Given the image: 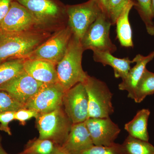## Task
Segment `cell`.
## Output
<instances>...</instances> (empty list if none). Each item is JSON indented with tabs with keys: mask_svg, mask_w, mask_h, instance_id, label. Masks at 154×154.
Segmentation results:
<instances>
[{
	"mask_svg": "<svg viewBox=\"0 0 154 154\" xmlns=\"http://www.w3.org/2000/svg\"><path fill=\"white\" fill-rule=\"evenodd\" d=\"M68 25L73 35L81 41L90 26L104 13L96 0L66 6Z\"/></svg>",
	"mask_w": 154,
	"mask_h": 154,
	"instance_id": "5",
	"label": "cell"
},
{
	"mask_svg": "<svg viewBox=\"0 0 154 154\" xmlns=\"http://www.w3.org/2000/svg\"><path fill=\"white\" fill-rule=\"evenodd\" d=\"M65 92L58 82L44 84L25 107L36 110L39 114L52 112L63 107Z\"/></svg>",
	"mask_w": 154,
	"mask_h": 154,
	"instance_id": "9",
	"label": "cell"
},
{
	"mask_svg": "<svg viewBox=\"0 0 154 154\" xmlns=\"http://www.w3.org/2000/svg\"><path fill=\"white\" fill-rule=\"evenodd\" d=\"M126 154H154V146L149 141L128 135L122 144Z\"/></svg>",
	"mask_w": 154,
	"mask_h": 154,
	"instance_id": "21",
	"label": "cell"
},
{
	"mask_svg": "<svg viewBox=\"0 0 154 154\" xmlns=\"http://www.w3.org/2000/svg\"><path fill=\"white\" fill-rule=\"evenodd\" d=\"M14 0H0V24L10 10L11 4Z\"/></svg>",
	"mask_w": 154,
	"mask_h": 154,
	"instance_id": "30",
	"label": "cell"
},
{
	"mask_svg": "<svg viewBox=\"0 0 154 154\" xmlns=\"http://www.w3.org/2000/svg\"><path fill=\"white\" fill-rule=\"evenodd\" d=\"M0 154H11L7 152L5 150V149L3 148L2 144V137L0 135ZM17 154H22V152Z\"/></svg>",
	"mask_w": 154,
	"mask_h": 154,
	"instance_id": "33",
	"label": "cell"
},
{
	"mask_svg": "<svg viewBox=\"0 0 154 154\" xmlns=\"http://www.w3.org/2000/svg\"><path fill=\"white\" fill-rule=\"evenodd\" d=\"M45 30L16 33H0V64L13 60L25 59L49 36Z\"/></svg>",
	"mask_w": 154,
	"mask_h": 154,
	"instance_id": "1",
	"label": "cell"
},
{
	"mask_svg": "<svg viewBox=\"0 0 154 154\" xmlns=\"http://www.w3.org/2000/svg\"><path fill=\"white\" fill-rule=\"evenodd\" d=\"M85 122L95 146L112 145L121 131L110 117L89 118Z\"/></svg>",
	"mask_w": 154,
	"mask_h": 154,
	"instance_id": "13",
	"label": "cell"
},
{
	"mask_svg": "<svg viewBox=\"0 0 154 154\" xmlns=\"http://www.w3.org/2000/svg\"><path fill=\"white\" fill-rule=\"evenodd\" d=\"M148 33L152 36H154V24L152 26L146 28Z\"/></svg>",
	"mask_w": 154,
	"mask_h": 154,
	"instance_id": "34",
	"label": "cell"
},
{
	"mask_svg": "<svg viewBox=\"0 0 154 154\" xmlns=\"http://www.w3.org/2000/svg\"><path fill=\"white\" fill-rule=\"evenodd\" d=\"M63 107L72 124L85 122L89 118L88 94L82 83L66 91Z\"/></svg>",
	"mask_w": 154,
	"mask_h": 154,
	"instance_id": "10",
	"label": "cell"
},
{
	"mask_svg": "<svg viewBox=\"0 0 154 154\" xmlns=\"http://www.w3.org/2000/svg\"><path fill=\"white\" fill-rule=\"evenodd\" d=\"M84 51L81 41L73 35L63 57L56 65L58 82L65 91L88 78L82 66Z\"/></svg>",
	"mask_w": 154,
	"mask_h": 154,
	"instance_id": "2",
	"label": "cell"
},
{
	"mask_svg": "<svg viewBox=\"0 0 154 154\" xmlns=\"http://www.w3.org/2000/svg\"><path fill=\"white\" fill-rule=\"evenodd\" d=\"M150 111L147 109L139 110L131 121L125 124L124 128L129 135L146 141L149 137L148 131V122Z\"/></svg>",
	"mask_w": 154,
	"mask_h": 154,
	"instance_id": "18",
	"label": "cell"
},
{
	"mask_svg": "<svg viewBox=\"0 0 154 154\" xmlns=\"http://www.w3.org/2000/svg\"><path fill=\"white\" fill-rule=\"evenodd\" d=\"M83 84L88 94L89 118L110 117L114 113L113 95L107 85L89 75Z\"/></svg>",
	"mask_w": 154,
	"mask_h": 154,
	"instance_id": "4",
	"label": "cell"
},
{
	"mask_svg": "<svg viewBox=\"0 0 154 154\" xmlns=\"http://www.w3.org/2000/svg\"><path fill=\"white\" fill-rule=\"evenodd\" d=\"M93 58L96 62L100 63L104 66L112 67L114 71L116 78L125 79L131 68V64L132 60L128 57L118 58L112 55V54L106 51H94Z\"/></svg>",
	"mask_w": 154,
	"mask_h": 154,
	"instance_id": "17",
	"label": "cell"
},
{
	"mask_svg": "<svg viewBox=\"0 0 154 154\" xmlns=\"http://www.w3.org/2000/svg\"><path fill=\"white\" fill-rule=\"evenodd\" d=\"M154 94V73L146 69L135 89L133 100L140 103L147 96Z\"/></svg>",
	"mask_w": 154,
	"mask_h": 154,
	"instance_id": "20",
	"label": "cell"
},
{
	"mask_svg": "<svg viewBox=\"0 0 154 154\" xmlns=\"http://www.w3.org/2000/svg\"><path fill=\"white\" fill-rule=\"evenodd\" d=\"M39 115V113L36 110L23 107L15 111L14 120L19 121L21 124L24 125L27 120L33 117L36 119Z\"/></svg>",
	"mask_w": 154,
	"mask_h": 154,
	"instance_id": "28",
	"label": "cell"
},
{
	"mask_svg": "<svg viewBox=\"0 0 154 154\" xmlns=\"http://www.w3.org/2000/svg\"><path fill=\"white\" fill-rule=\"evenodd\" d=\"M81 154H126L122 144L115 143L110 146L94 145Z\"/></svg>",
	"mask_w": 154,
	"mask_h": 154,
	"instance_id": "27",
	"label": "cell"
},
{
	"mask_svg": "<svg viewBox=\"0 0 154 154\" xmlns=\"http://www.w3.org/2000/svg\"><path fill=\"white\" fill-rule=\"evenodd\" d=\"M51 154H69L64 151L60 146L56 145L55 148Z\"/></svg>",
	"mask_w": 154,
	"mask_h": 154,
	"instance_id": "32",
	"label": "cell"
},
{
	"mask_svg": "<svg viewBox=\"0 0 154 154\" xmlns=\"http://www.w3.org/2000/svg\"><path fill=\"white\" fill-rule=\"evenodd\" d=\"M25 107L5 91H0V113L7 111H17Z\"/></svg>",
	"mask_w": 154,
	"mask_h": 154,
	"instance_id": "26",
	"label": "cell"
},
{
	"mask_svg": "<svg viewBox=\"0 0 154 154\" xmlns=\"http://www.w3.org/2000/svg\"><path fill=\"white\" fill-rule=\"evenodd\" d=\"M43 84L30 76L24 70L0 86V91H5L15 100L25 106Z\"/></svg>",
	"mask_w": 154,
	"mask_h": 154,
	"instance_id": "12",
	"label": "cell"
},
{
	"mask_svg": "<svg viewBox=\"0 0 154 154\" xmlns=\"http://www.w3.org/2000/svg\"><path fill=\"white\" fill-rule=\"evenodd\" d=\"M151 3L152 12L154 18V0H151Z\"/></svg>",
	"mask_w": 154,
	"mask_h": 154,
	"instance_id": "35",
	"label": "cell"
},
{
	"mask_svg": "<svg viewBox=\"0 0 154 154\" xmlns=\"http://www.w3.org/2000/svg\"><path fill=\"white\" fill-rule=\"evenodd\" d=\"M25 59L13 60L0 64V86L24 70Z\"/></svg>",
	"mask_w": 154,
	"mask_h": 154,
	"instance_id": "22",
	"label": "cell"
},
{
	"mask_svg": "<svg viewBox=\"0 0 154 154\" xmlns=\"http://www.w3.org/2000/svg\"><path fill=\"white\" fill-rule=\"evenodd\" d=\"M30 11L42 26L67 17L66 7L55 0H15Z\"/></svg>",
	"mask_w": 154,
	"mask_h": 154,
	"instance_id": "11",
	"label": "cell"
},
{
	"mask_svg": "<svg viewBox=\"0 0 154 154\" xmlns=\"http://www.w3.org/2000/svg\"><path fill=\"white\" fill-rule=\"evenodd\" d=\"M134 5V1L132 0L119 17L116 23V37L123 47L129 48L134 46L132 30L129 21V14L131 8Z\"/></svg>",
	"mask_w": 154,
	"mask_h": 154,
	"instance_id": "19",
	"label": "cell"
},
{
	"mask_svg": "<svg viewBox=\"0 0 154 154\" xmlns=\"http://www.w3.org/2000/svg\"><path fill=\"white\" fill-rule=\"evenodd\" d=\"M72 35L71 29L68 25L64 26L25 59L43 60L57 65L63 57Z\"/></svg>",
	"mask_w": 154,
	"mask_h": 154,
	"instance_id": "6",
	"label": "cell"
},
{
	"mask_svg": "<svg viewBox=\"0 0 154 154\" xmlns=\"http://www.w3.org/2000/svg\"><path fill=\"white\" fill-rule=\"evenodd\" d=\"M94 146L85 122L72 125L66 140L60 148L69 154H81Z\"/></svg>",
	"mask_w": 154,
	"mask_h": 154,
	"instance_id": "14",
	"label": "cell"
},
{
	"mask_svg": "<svg viewBox=\"0 0 154 154\" xmlns=\"http://www.w3.org/2000/svg\"><path fill=\"white\" fill-rule=\"evenodd\" d=\"M112 25L106 14L102 13L88 28L80 41L84 51L90 49L93 51L115 52L117 47L110 36Z\"/></svg>",
	"mask_w": 154,
	"mask_h": 154,
	"instance_id": "7",
	"label": "cell"
},
{
	"mask_svg": "<svg viewBox=\"0 0 154 154\" xmlns=\"http://www.w3.org/2000/svg\"><path fill=\"white\" fill-rule=\"evenodd\" d=\"M132 0H110L107 7L106 15L112 25H115L116 20Z\"/></svg>",
	"mask_w": 154,
	"mask_h": 154,
	"instance_id": "25",
	"label": "cell"
},
{
	"mask_svg": "<svg viewBox=\"0 0 154 154\" xmlns=\"http://www.w3.org/2000/svg\"><path fill=\"white\" fill-rule=\"evenodd\" d=\"M96 1L101 6L103 12L106 15L107 7L110 0H96Z\"/></svg>",
	"mask_w": 154,
	"mask_h": 154,
	"instance_id": "31",
	"label": "cell"
},
{
	"mask_svg": "<svg viewBox=\"0 0 154 154\" xmlns=\"http://www.w3.org/2000/svg\"><path fill=\"white\" fill-rule=\"evenodd\" d=\"M56 145L49 140L34 139L26 144L22 154H51Z\"/></svg>",
	"mask_w": 154,
	"mask_h": 154,
	"instance_id": "23",
	"label": "cell"
},
{
	"mask_svg": "<svg viewBox=\"0 0 154 154\" xmlns=\"http://www.w3.org/2000/svg\"><path fill=\"white\" fill-rule=\"evenodd\" d=\"M15 111H7L0 113V131H5L9 135H12L9 127L10 122L14 120Z\"/></svg>",
	"mask_w": 154,
	"mask_h": 154,
	"instance_id": "29",
	"label": "cell"
},
{
	"mask_svg": "<svg viewBox=\"0 0 154 154\" xmlns=\"http://www.w3.org/2000/svg\"><path fill=\"white\" fill-rule=\"evenodd\" d=\"M41 28L38 20L24 6L14 0L0 24V33H16Z\"/></svg>",
	"mask_w": 154,
	"mask_h": 154,
	"instance_id": "8",
	"label": "cell"
},
{
	"mask_svg": "<svg viewBox=\"0 0 154 154\" xmlns=\"http://www.w3.org/2000/svg\"><path fill=\"white\" fill-rule=\"evenodd\" d=\"M36 124L38 138L49 140L60 146L66 140L73 124L62 107L49 113L39 114Z\"/></svg>",
	"mask_w": 154,
	"mask_h": 154,
	"instance_id": "3",
	"label": "cell"
},
{
	"mask_svg": "<svg viewBox=\"0 0 154 154\" xmlns=\"http://www.w3.org/2000/svg\"><path fill=\"white\" fill-rule=\"evenodd\" d=\"M134 7L145 24L146 28L154 25L151 0H134Z\"/></svg>",
	"mask_w": 154,
	"mask_h": 154,
	"instance_id": "24",
	"label": "cell"
},
{
	"mask_svg": "<svg viewBox=\"0 0 154 154\" xmlns=\"http://www.w3.org/2000/svg\"><path fill=\"white\" fill-rule=\"evenodd\" d=\"M154 58V51H152L146 56L137 54L133 59V63H136L135 65L131 68L126 78L122 80V82L118 86L119 90L128 92V98L133 99L137 85L145 70L147 65Z\"/></svg>",
	"mask_w": 154,
	"mask_h": 154,
	"instance_id": "16",
	"label": "cell"
},
{
	"mask_svg": "<svg viewBox=\"0 0 154 154\" xmlns=\"http://www.w3.org/2000/svg\"><path fill=\"white\" fill-rule=\"evenodd\" d=\"M24 70L30 76L43 84L58 82L56 65L48 61L25 59Z\"/></svg>",
	"mask_w": 154,
	"mask_h": 154,
	"instance_id": "15",
	"label": "cell"
}]
</instances>
